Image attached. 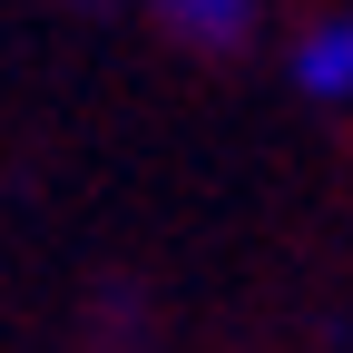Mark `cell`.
Listing matches in <instances>:
<instances>
[{
  "mask_svg": "<svg viewBox=\"0 0 353 353\" xmlns=\"http://www.w3.org/2000/svg\"><path fill=\"white\" fill-rule=\"evenodd\" d=\"M294 88L324 99V108L353 99V20H314V30L294 39Z\"/></svg>",
  "mask_w": 353,
  "mask_h": 353,
  "instance_id": "1",
  "label": "cell"
},
{
  "mask_svg": "<svg viewBox=\"0 0 353 353\" xmlns=\"http://www.w3.org/2000/svg\"><path fill=\"white\" fill-rule=\"evenodd\" d=\"M157 20L176 39H196V50H236L255 30V0H157Z\"/></svg>",
  "mask_w": 353,
  "mask_h": 353,
  "instance_id": "2",
  "label": "cell"
}]
</instances>
